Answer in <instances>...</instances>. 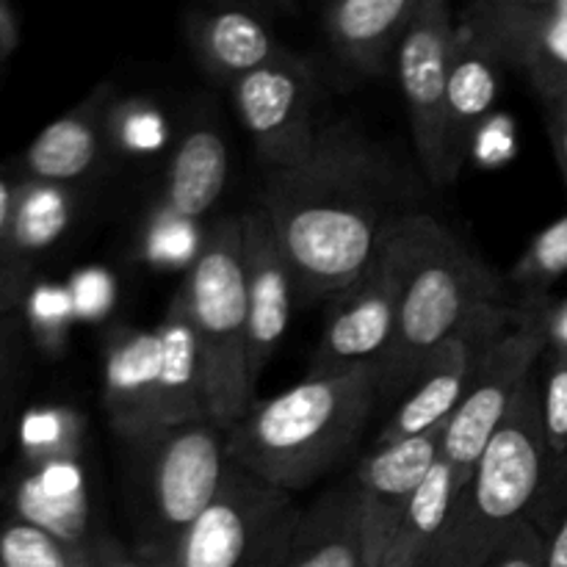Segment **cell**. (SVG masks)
Wrapping results in <instances>:
<instances>
[{
    "mask_svg": "<svg viewBox=\"0 0 567 567\" xmlns=\"http://www.w3.org/2000/svg\"><path fill=\"white\" fill-rule=\"evenodd\" d=\"M482 567H546V535L524 520Z\"/></svg>",
    "mask_w": 567,
    "mask_h": 567,
    "instance_id": "obj_30",
    "label": "cell"
},
{
    "mask_svg": "<svg viewBox=\"0 0 567 567\" xmlns=\"http://www.w3.org/2000/svg\"><path fill=\"white\" fill-rule=\"evenodd\" d=\"M443 426L408 437V441L377 446L354 471L360 496V532H363V567H380L391 537L441 460Z\"/></svg>",
    "mask_w": 567,
    "mask_h": 567,
    "instance_id": "obj_14",
    "label": "cell"
},
{
    "mask_svg": "<svg viewBox=\"0 0 567 567\" xmlns=\"http://www.w3.org/2000/svg\"><path fill=\"white\" fill-rule=\"evenodd\" d=\"M181 299L205 360L210 421L221 432H230L252 410L255 393L247 369L241 219H221L199 244Z\"/></svg>",
    "mask_w": 567,
    "mask_h": 567,
    "instance_id": "obj_5",
    "label": "cell"
},
{
    "mask_svg": "<svg viewBox=\"0 0 567 567\" xmlns=\"http://www.w3.org/2000/svg\"><path fill=\"white\" fill-rule=\"evenodd\" d=\"M543 324H546L548 332V347L567 349V305L554 310V313L543 310Z\"/></svg>",
    "mask_w": 567,
    "mask_h": 567,
    "instance_id": "obj_37",
    "label": "cell"
},
{
    "mask_svg": "<svg viewBox=\"0 0 567 567\" xmlns=\"http://www.w3.org/2000/svg\"><path fill=\"white\" fill-rule=\"evenodd\" d=\"M457 482L452 468L443 460H437L435 468L424 480V485L415 491L413 502L404 509L396 532L391 537L385 557L380 567H421L435 548L441 537L443 524L449 518L454 496H457Z\"/></svg>",
    "mask_w": 567,
    "mask_h": 567,
    "instance_id": "obj_25",
    "label": "cell"
},
{
    "mask_svg": "<svg viewBox=\"0 0 567 567\" xmlns=\"http://www.w3.org/2000/svg\"><path fill=\"white\" fill-rule=\"evenodd\" d=\"M299 509L291 493L227 465L214 502L177 543V567H280Z\"/></svg>",
    "mask_w": 567,
    "mask_h": 567,
    "instance_id": "obj_8",
    "label": "cell"
},
{
    "mask_svg": "<svg viewBox=\"0 0 567 567\" xmlns=\"http://www.w3.org/2000/svg\"><path fill=\"white\" fill-rule=\"evenodd\" d=\"M546 122H548V138H551L554 158H557L559 172H563V183L567 188V100L557 103H546Z\"/></svg>",
    "mask_w": 567,
    "mask_h": 567,
    "instance_id": "obj_33",
    "label": "cell"
},
{
    "mask_svg": "<svg viewBox=\"0 0 567 567\" xmlns=\"http://www.w3.org/2000/svg\"><path fill=\"white\" fill-rule=\"evenodd\" d=\"M17 48H20V17H17L14 6L0 0V72L6 70Z\"/></svg>",
    "mask_w": 567,
    "mask_h": 567,
    "instance_id": "obj_34",
    "label": "cell"
},
{
    "mask_svg": "<svg viewBox=\"0 0 567 567\" xmlns=\"http://www.w3.org/2000/svg\"><path fill=\"white\" fill-rule=\"evenodd\" d=\"M435 227L437 221L426 214H408L388 227L369 269L332 299L308 377L380 363L396 330L404 288Z\"/></svg>",
    "mask_w": 567,
    "mask_h": 567,
    "instance_id": "obj_7",
    "label": "cell"
},
{
    "mask_svg": "<svg viewBox=\"0 0 567 567\" xmlns=\"http://www.w3.org/2000/svg\"><path fill=\"white\" fill-rule=\"evenodd\" d=\"M20 183L22 181H11L9 175L0 172V247L6 244L11 230V221H14V210H17V197H20Z\"/></svg>",
    "mask_w": 567,
    "mask_h": 567,
    "instance_id": "obj_35",
    "label": "cell"
},
{
    "mask_svg": "<svg viewBox=\"0 0 567 567\" xmlns=\"http://www.w3.org/2000/svg\"><path fill=\"white\" fill-rule=\"evenodd\" d=\"M22 266L0 247V313H9V305L14 299L17 286H20Z\"/></svg>",
    "mask_w": 567,
    "mask_h": 567,
    "instance_id": "obj_36",
    "label": "cell"
},
{
    "mask_svg": "<svg viewBox=\"0 0 567 567\" xmlns=\"http://www.w3.org/2000/svg\"><path fill=\"white\" fill-rule=\"evenodd\" d=\"M377 402L380 382L371 363L308 377L249 410L227 432V457L293 496L354 452Z\"/></svg>",
    "mask_w": 567,
    "mask_h": 567,
    "instance_id": "obj_2",
    "label": "cell"
},
{
    "mask_svg": "<svg viewBox=\"0 0 567 567\" xmlns=\"http://www.w3.org/2000/svg\"><path fill=\"white\" fill-rule=\"evenodd\" d=\"M161 343V426H183L210 421L208 377L199 352L197 336L186 316L181 293L172 302L169 313L158 327Z\"/></svg>",
    "mask_w": 567,
    "mask_h": 567,
    "instance_id": "obj_19",
    "label": "cell"
},
{
    "mask_svg": "<svg viewBox=\"0 0 567 567\" xmlns=\"http://www.w3.org/2000/svg\"><path fill=\"white\" fill-rule=\"evenodd\" d=\"M543 535H546V567H567V493Z\"/></svg>",
    "mask_w": 567,
    "mask_h": 567,
    "instance_id": "obj_32",
    "label": "cell"
},
{
    "mask_svg": "<svg viewBox=\"0 0 567 567\" xmlns=\"http://www.w3.org/2000/svg\"><path fill=\"white\" fill-rule=\"evenodd\" d=\"M567 271V216L559 221H554L548 230H543L535 241L529 244V249L524 252V258L518 260L513 271V280L524 288L526 293L535 302L548 286H551L557 277H563Z\"/></svg>",
    "mask_w": 567,
    "mask_h": 567,
    "instance_id": "obj_29",
    "label": "cell"
},
{
    "mask_svg": "<svg viewBox=\"0 0 567 567\" xmlns=\"http://www.w3.org/2000/svg\"><path fill=\"white\" fill-rule=\"evenodd\" d=\"M457 22L443 0H421L396 55V78L408 103L415 153L426 181L446 188L457 181L449 161V70Z\"/></svg>",
    "mask_w": 567,
    "mask_h": 567,
    "instance_id": "obj_10",
    "label": "cell"
},
{
    "mask_svg": "<svg viewBox=\"0 0 567 567\" xmlns=\"http://www.w3.org/2000/svg\"><path fill=\"white\" fill-rule=\"evenodd\" d=\"M238 120L271 172L299 166L316 147V83L302 59L280 53L230 83Z\"/></svg>",
    "mask_w": 567,
    "mask_h": 567,
    "instance_id": "obj_13",
    "label": "cell"
},
{
    "mask_svg": "<svg viewBox=\"0 0 567 567\" xmlns=\"http://www.w3.org/2000/svg\"><path fill=\"white\" fill-rule=\"evenodd\" d=\"M546 482L540 380L532 377L493 435L474 476L454 496L441 537L421 567H482L532 520Z\"/></svg>",
    "mask_w": 567,
    "mask_h": 567,
    "instance_id": "obj_3",
    "label": "cell"
},
{
    "mask_svg": "<svg viewBox=\"0 0 567 567\" xmlns=\"http://www.w3.org/2000/svg\"><path fill=\"white\" fill-rule=\"evenodd\" d=\"M460 31L498 66L524 72L543 103L567 94V0H476Z\"/></svg>",
    "mask_w": 567,
    "mask_h": 567,
    "instance_id": "obj_12",
    "label": "cell"
},
{
    "mask_svg": "<svg viewBox=\"0 0 567 567\" xmlns=\"http://www.w3.org/2000/svg\"><path fill=\"white\" fill-rule=\"evenodd\" d=\"M227 183V144L214 127H192L166 175V208L183 221L203 219Z\"/></svg>",
    "mask_w": 567,
    "mask_h": 567,
    "instance_id": "obj_23",
    "label": "cell"
},
{
    "mask_svg": "<svg viewBox=\"0 0 567 567\" xmlns=\"http://www.w3.org/2000/svg\"><path fill=\"white\" fill-rule=\"evenodd\" d=\"M158 330H122L105 349L103 402L111 426L125 443L155 435L161 426Z\"/></svg>",
    "mask_w": 567,
    "mask_h": 567,
    "instance_id": "obj_16",
    "label": "cell"
},
{
    "mask_svg": "<svg viewBox=\"0 0 567 567\" xmlns=\"http://www.w3.org/2000/svg\"><path fill=\"white\" fill-rule=\"evenodd\" d=\"M260 210L305 302L336 299L352 286L388 227L408 216L388 158L349 125L324 127L302 164L269 172Z\"/></svg>",
    "mask_w": 567,
    "mask_h": 567,
    "instance_id": "obj_1",
    "label": "cell"
},
{
    "mask_svg": "<svg viewBox=\"0 0 567 567\" xmlns=\"http://www.w3.org/2000/svg\"><path fill=\"white\" fill-rule=\"evenodd\" d=\"M529 308H507L504 302L482 305L465 319V324L432 354L419 371L413 385L399 399L377 446L408 441L424 432L446 426L454 410L468 396L474 377L493 343L518 324H524Z\"/></svg>",
    "mask_w": 567,
    "mask_h": 567,
    "instance_id": "obj_11",
    "label": "cell"
},
{
    "mask_svg": "<svg viewBox=\"0 0 567 567\" xmlns=\"http://www.w3.org/2000/svg\"><path fill=\"white\" fill-rule=\"evenodd\" d=\"M563 100H567V94H565V97H563Z\"/></svg>",
    "mask_w": 567,
    "mask_h": 567,
    "instance_id": "obj_38",
    "label": "cell"
},
{
    "mask_svg": "<svg viewBox=\"0 0 567 567\" xmlns=\"http://www.w3.org/2000/svg\"><path fill=\"white\" fill-rule=\"evenodd\" d=\"M0 567H86V557L81 548L14 515L0 526Z\"/></svg>",
    "mask_w": 567,
    "mask_h": 567,
    "instance_id": "obj_28",
    "label": "cell"
},
{
    "mask_svg": "<svg viewBox=\"0 0 567 567\" xmlns=\"http://www.w3.org/2000/svg\"><path fill=\"white\" fill-rule=\"evenodd\" d=\"M507 288L437 221L399 308L391 347L377 363L380 399H402L426 360L482 305L502 302Z\"/></svg>",
    "mask_w": 567,
    "mask_h": 567,
    "instance_id": "obj_4",
    "label": "cell"
},
{
    "mask_svg": "<svg viewBox=\"0 0 567 567\" xmlns=\"http://www.w3.org/2000/svg\"><path fill=\"white\" fill-rule=\"evenodd\" d=\"M548 354V369L540 382L543 441H546V482L537 502L532 524L546 532L548 520L557 513L567 493V349H554Z\"/></svg>",
    "mask_w": 567,
    "mask_h": 567,
    "instance_id": "obj_26",
    "label": "cell"
},
{
    "mask_svg": "<svg viewBox=\"0 0 567 567\" xmlns=\"http://www.w3.org/2000/svg\"><path fill=\"white\" fill-rule=\"evenodd\" d=\"M17 354H20V324L11 313H0V435H3V415L9 410Z\"/></svg>",
    "mask_w": 567,
    "mask_h": 567,
    "instance_id": "obj_31",
    "label": "cell"
},
{
    "mask_svg": "<svg viewBox=\"0 0 567 567\" xmlns=\"http://www.w3.org/2000/svg\"><path fill=\"white\" fill-rule=\"evenodd\" d=\"M496 61L457 25V44L449 70V161L457 175L468 161L482 122L496 103Z\"/></svg>",
    "mask_w": 567,
    "mask_h": 567,
    "instance_id": "obj_21",
    "label": "cell"
},
{
    "mask_svg": "<svg viewBox=\"0 0 567 567\" xmlns=\"http://www.w3.org/2000/svg\"><path fill=\"white\" fill-rule=\"evenodd\" d=\"M103 131V89L61 120L50 122L22 155L25 181L66 186L89 175L100 155Z\"/></svg>",
    "mask_w": 567,
    "mask_h": 567,
    "instance_id": "obj_20",
    "label": "cell"
},
{
    "mask_svg": "<svg viewBox=\"0 0 567 567\" xmlns=\"http://www.w3.org/2000/svg\"><path fill=\"white\" fill-rule=\"evenodd\" d=\"M188 37L203 64L230 83L271 64L282 53L271 39L269 28L238 9L192 17Z\"/></svg>",
    "mask_w": 567,
    "mask_h": 567,
    "instance_id": "obj_22",
    "label": "cell"
},
{
    "mask_svg": "<svg viewBox=\"0 0 567 567\" xmlns=\"http://www.w3.org/2000/svg\"><path fill=\"white\" fill-rule=\"evenodd\" d=\"M548 352V332L543 310L532 308L524 324L498 338L482 360L468 396L463 399L449 424L443 426L441 460L452 468L454 482L463 491L485 457L493 435L526 382L535 377V365Z\"/></svg>",
    "mask_w": 567,
    "mask_h": 567,
    "instance_id": "obj_9",
    "label": "cell"
},
{
    "mask_svg": "<svg viewBox=\"0 0 567 567\" xmlns=\"http://www.w3.org/2000/svg\"><path fill=\"white\" fill-rule=\"evenodd\" d=\"M241 255L249 319L247 369L249 382L255 385L291 324L297 280L282 255L275 227L260 208L241 216Z\"/></svg>",
    "mask_w": 567,
    "mask_h": 567,
    "instance_id": "obj_15",
    "label": "cell"
},
{
    "mask_svg": "<svg viewBox=\"0 0 567 567\" xmlns=\"http://www.w3.org/2000/svg\"><path fill=\"white\" fill-rule=\"evenodd\" d=\"M131 446V518L144 551L172 557L225 482L227 432L214 421L166 426Z\"/></svg>",
    "mask_w": 567,
    "mask_h": 567,
    "instance_id": "obj_6",
    "label": "cell"
},
{
    "mask_svg": "<svg viewBox=\"0 0 567 567\" xmlns=\"http://www.w3.org/2000/svg\"><path fill=\"white\" fill-rule=\"evenodd\" d=\"M280 567H363L358 480L321 493L293 526Z\"/></svg>",
    "mask_w": 567,
    "mask_h": 567,
    "instance_id": "obj_18",
    "label": "cell"
},
{
    "mask_svg": "<svg viewBox=\"0 0 567 567\" xmlns=\"http://www.w3.org/2000/svg\"><path fill=\"white\" fill-rule=\"evenodd\" d=\"M14 513L75 548L89 535V498L70 465H42L22 476L14 491Z\"/></svg>",
    "mask_w": 567,
    "mask_h": 567,
    "instance_id": "obj_24",
    "label": "cell"
},
{
    "mask_svg": "<svg viewBox=\"0 0 567 567\" xmlns=\"http://www.w3.org/2000/svg\"><path fill=\"white\" fill-rule=\"evenodd\" d=\"M66 221H70V203L64 186L22 181L14 221L3 249L22 266L33 252L50 247L64 233Z\"/></svg>",
    "mask_w": 567,
    "mask_h": 567,
    "instance_id": "obj_27",
    "label": "cell"
},
{
    "mask_svg": "<svg viewBox=\"0 0 567 567\" xmlns=\"http://www.w3.org/2000/svg\"><path fill=\"white\" fill-rule=\"evenodd\" d=\"M421 0H338L321 9L332 53L352 72L382 78L396 66L399 48Z\"/></svg>",
    "mask_w": 567,
    "mask_h": 567,
    "instance_id": "obj_17",
    "label": "cell"
}]
</instances>
